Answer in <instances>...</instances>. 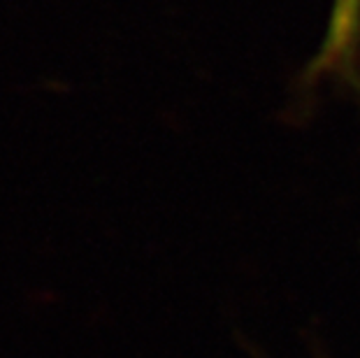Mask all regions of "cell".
<instances>
[{"label": "cell", "mask_w": 360, "mask_h": 358, "mask_svg": "<svg viewBox=\"0 0 360 358\" xmlns=\"http://www.w3.org/2000/svg\"><path fill=\"white\" fill-rule=\"evenodd\" d=\"M360 60V0H333L328 30L311 58L309 79L347 77L354 82Z\"/></svg>", "instance_id": "6da1fadb"}]
</instances>
